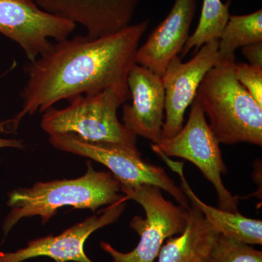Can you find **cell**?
<instances>
[{"instance_id":"6da1fadb","label":"cell","mask_w":262,"mask_h":262,"mask_svg":"<svg viewBox=\"0 0 262 262\" xmlns=\"http://www.w3.org/2000/svg\"><path fill=\"white\" fill-rule=\"evenodd\" d=\"M149 24V20H143L110 35L75 36L53 44L26 68L28 79L20 95L21 110L3 122L1 130L15 132L27 115L44 113L62 100L97 94L127 81Z\"/></svg>"},{"instance_id":"7a4b0ae2","label":"cell","mask_w":262,"mask_h":262,"mask_svg":"<svg viewBox=\"0 0 262 262\" xmlns=\"http://www.w3.org/2000/svg\"><path fill=\"white\" fill-rule=\"evenodd\" d=\"M120 192V183L111 172L96 171L89 162L87 172L80 178L37 182L10 193L8 204L12 209L3 230L6 235L19 221L35 215L46 223L63 206L95 211L125 198Z\"/></svg>"},{"instance_id":"3957f363","label":"cell","mask_w":262,"mask_h":262,"mask_svg":"<svg viewBox=\"0 0 262 262\" xmlns=\"http://www.w3.org/2000/svg\"><path fill=\"white\" fill-rule=\"evenodd\" d=\"M235 60L218 61L207 72L195 98L220 144L262 146V106L234 76Z\"/></svg>"},{"instance_id":"277c9868","label":"cell","mask_w":262,"mask_h":262,"mask_svg":"<svg viewBox=\"0 0 262 262\" xmlns=\"http://www.w3.org/2000/svg\"><path fill=\"white\" fill-rule=\"evenodd\" d=\"M130 99L127 81L101 92L81 95L63 108L44 112L41 127L50 136L72 134L89 142L136 146L137 136L117 117V110Z\"/></svg>"},{"instance_id":"5b68a950","label":"cell","mask_w":262,"mask_h":262,"mask_svg":"<svg viewBox=\"0 0 262 262\" xmlns=\"http://www.w3.org/2000/svg\"><path fill=\"white\" fill-rule=\"evenodd\" d=\"M121 191L127 200L137 202L145 211V219L135 216L130 223V227L140 235V241L128 253L120 252L106 242H101V247L112 256L113 262H153L165 239L184 232L189 208L177 206L165 199L162 189L157 186H121Z\"/></svg>"},{"instance_id":"8992f818","label":"cell","mask_w":262,"mask_h":262,"mask_svg":"<svg viewBox=\"0 0 262 262\" xmlns=\"http://www.w3.org/2000/svg\"><path fill=\"white\" fill-rule=\"evenodd\" d=\"M49 142L56 149L89 158L105 165L122 187L157 186L173 196L180 206L187 209L190 207L182 187L176 184L163 167L143 159L136 146L89 142L72 134L50 136Z\"/></svg>"},{"instance_id":"52a82bcc","label":"cell","mask_w":262,"mask_h":262,"mask_svg":"<svg viewBox=\"0 0 262 262\" xmlns=\"http://www.w3.org/2000/svg\"><path fill=\"white\" fill-rule=\"evenodd\" d=\"M190 106L186 125L175 136L162 139L156 145L168 158H183L199 168L216 191L219 208L238 212L239 198L229 192L222 181V173H225L227 168L222 158L220 143L210 128L198 101L194 99Z\"/></svg>"},{"instance_id":"ba28073f","label":"cell","mask_w":262,"mask_h":262,"mask_svg":"<svg viewBox=\"0 0 262 262\" xmlns=\"http://www.w3.org/2000/svg\"><path fill=\"white\" fill-rule=\"evenodd\" d=\"M76 24L41 9L34 0H0V34L14 41L30 62L68 39Z\"/></svg>"},{"instance_id":"9c48e42d","label":"cell","mask_w":262,"mask_h":262,"mask_svg":"<svg viewBox=\"0 0 262 262\" xmlns=\"http://www.w3.org/2000/svg\"><path fill=\"white\" fill-rule=\"evenodd\" d=\"M219 39L203 45L195 56L186 63L176 56L162 77L165 89V120L162 139L175 136L182 128L184 114L195 98L203 77L219 61Z\"/></svg>"},{"instance_id":"30bf717a","label":"cell","mask_w":262,"mask_h":262,"mask_svg":"<svg viewBox=\"0 0 262 262\" xmlns=\"http://www.w3.org/2000/svg\"><path fill=\"white\" fill-rule=\"evenodd\" d=\"M127 201L125 196L58 235L51 234L33 239L27 247L15 252H0V262H22L39 256L51 258L56 262H94L84 253L86 239L95 231L116 222L125 211Z\"/></svg>"},{"instance_id":"8fae6325","label":"cell","mask_w":262,"mask_h":262,"mask_svg":"<svg viewBox=\"0 0 262 262\" xmlns=\"http://www.w3.org/2000/svg\"><path fill=\"white\" fill-rule=\"evenodd\" d=\"M131 104H124L123 124L134 132L157 144L162 139L165 94L162 77L135 63L127 77Z\"/></svg>"},{"instance_id":"7c38bea8","label":"cell","mask_w":262,"mask_h":262,"mask_svg":"<svg viewBox=\"0 0 262 262\" xmlns=\"http://www.w3.org/2000/svg\"><path fill=\"white\" fill-rule=\"evenodd\" d=\"M45 11L80 24L90 38L110 35L130 25L140 0H34Z\"/></svg>"},{"instance_id":"4fadbf2b","label":"cell","mask_w":262,"mask_h":262,"mask_svg":"<svg viewBox=\"0 0 262 262\" xmlns=\"http://www.w3.org/2000/svg\"><path fill=\"white\" fill-rule=\"evenodd\" d=\"M196 0H175L168 16L138 48L136 63L163 77L170 61L182 53L189 37Z\"/></svg>"},{"instance_id":"5bb4252c","label":"cell","mask_w":262,"mask_h":262,"mask_svg":"<svg viewBox=\"0 0 262 262\" xmlns=\"http://www.w3.org/2000/svg\"><path fill=\"white\" fill-rule=\"evenodd\" d=\"M151 147L169 168L178 174L182 182V190L188 201L201 212L207 222L219 234L251 246L262 244L261 220H253L244 216L239 212L232 213L206 204L194 194L184 177V163L170 159L163 154L156 144H151Z\"/></svg>"},{"instance_id":"9a60e30c","label":"cell","mask_w":262,"mask_h":262,"mask_svg":"<svg viewBox=\"0 0 262 262\" xmlns=\"http://www.w3.org/2000/svg\"><path fill=\"white\" fill-rule=\"evenodd\" d=\"M219 237V232L201 212L190 206L184 232L177 237H168L157 262H208Z\"/></svg>"},{"instance_id":"2e32d148","label":"cell","mask_w":262,"mask_h":262,"mask_svg":"<svg viewBox=\"0 0 262 262\" xmlns=\"http://www.w3.org/2000/svg\"><path fill=\"white\" fill-rule=\"evenodd\" d=\"M261 42V9L247 15H230L219 39V61H233L236 50Z\"/></svg>"},{"instance_id":"e0dca14e","label":"cell","mask_w":262,"mask_h":262,"mask_svg":"<svg viewBox=\"0 0 262 262\" xmlns=\"http://www.w3.org/2000/svg\"><path fill=\"white\" fill-rule=\"evenodd\" d=\"M230 5L231 0L226 3L221 0H203L198 27L188 38L181 53V58L187 56L191 50L194 49L196 53L203 45L220 39L230 15Z\"/></svg>"},{"instance_id":"ac0fdd59","label":"cell","mask_w":262,"mask_h":262,"mask_svg":"<svg viewBox=\"0 0 262 262\" xmlns=\"http://www.w3.org/2000/svg\"><path fill=\"white\" fill-rule=\"evenodd\" d=\"M208 262H262V251L220 234Z\"/></svg>"},{"instance_id":"d6986e66","label":"cell","mask_w":262,"mask_h":262,"mask_svg":"<svg viewBox=\"0 0 262 262\" xmlns=\"http://www.w3.org/2000/svg\"><path fill=\"white\" fill-rule=\"evenodd\" d=\"M234 73L239 83L262 106V68L244 63H234Z\"/></svg>"},{"instance_id":"ffe728a7","label":"cell","mask_w":262,"mask_h":262,"mask_svg":"<svg viewBox=\"0 0 262 262\" xmlns=\"http://www.w3.org/2000/svg\"><path fill=\"white\" fill-rule=\"evenodd\" d=\"M242 53L248 60V64L262 68V42L243 47Z\"/></svg>"},{"instance_id":"44dd1931","label":"cell","mask_w":262,"mask_h":262,"mask_svg":"<svg viewBox=\"0 0 262 262\" xmlns=\"http://www.w3.org/2000/svg\"><path fill=\"white\" fill-rule=\"evenodd\" d=\"M5 147L24 149L23 141L17 140V139H5L0 138V149Z\"/></svg>"}]
</instances>
